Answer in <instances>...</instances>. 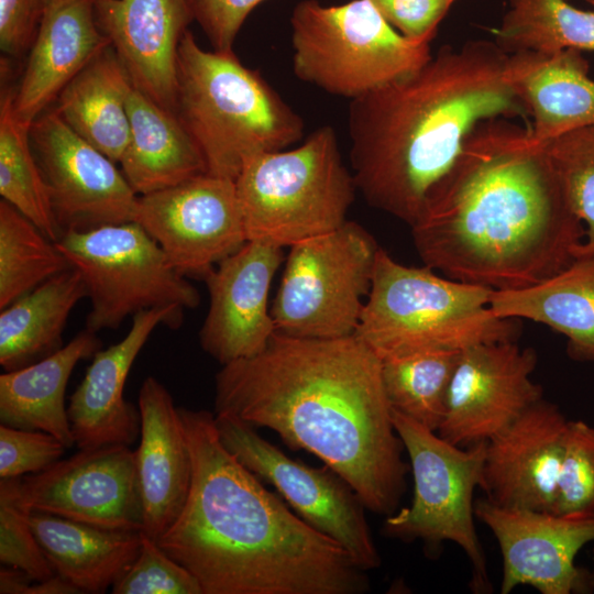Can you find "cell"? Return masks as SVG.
Segmentation results:
<instances>
[{
    "label": "cell",
    "mask_w": 594,
    "mask_h": 594,
    "mask_svg": "<svg viewBox=\"0 0 594 594\" xmlns=\"http://www.w3.org/2000/svg\"><path fill=\"white\" fill-rule=\"evenodd\" d=\"M569 420L543 398L486 442L482 490L494 504L552 513Z\"/></svg>",
    "instance_id": "d6986e66"
},
{
    "label": "cell",
    "mask_w": 594,
    "mask_h": 594,
    "mask_svg": "<svg viewBox=\"0 0 594 594\" xmlns=\"http://www.w3.org/2000/svg\"><path fill=\"white\" fill-rule=\"evenodd\" d=\"M293 70L302 81L353 100L421 67L430 42L396 31L370 0L297 3L290 16Z\"/></svg>",
    "instance_id": "ba28073f"
},
{
    "label": "cell",
    "mask_w": 594,
    "mask_h": 594,
    "mask_svg": "<svg viewBox=\"0 0 594 594\" xmlns=\"http://www.w3.org/2000/svg\"><path fill=\"white\" fill-rule=\"evenodd\" d=\"M19 479L0 481V562L42 581L56 573L31 528L32 510L22 502Z\"/></svg>",
    "instance_id": "d590c367"
},
{
    "label": "cell",
    "mask_w": 594,
    "mask_h": 594,
    "mask_svg": "<svg viewBox=\"0 0 594 594\" xmlns=\"http://www.w3.org/2000/svg\"><path fill=\"white\" fill-rule=\"evenodd\" d=\"M380 249L367 230L349 220L289 246L271 309L275 332L312 339L354 334Z\"/></svg>",
    "instance_id": "30bf717a"
},
{
    "label": "cell",
    "mask_w": 594,
    "mask_h": 594,
    "mask_svg": "<svg viewBox=\"0 0 594 594\" xmlns=\"http://www.w3.org/2000/svg\"><path fill=\"white\" fill-rule=\"evenodd\" d=\"M593 562H594V551H593ZM591 578H592V584H593V590H594V565H593V570L591 572Z\"/></svg>",
    "instance_id": "ee69618b"
},
{
    "label": "cell",
    "mask_w": 594,
    "mask_h": 594,
    "mask_svg": "<svg viewBox=\"0 0 594 594\" xmlns=\"http://www.w3.org/2000/svg\"><path fill=\"white\" fill-rule=\"evenodd\" d=\"M410 229L425 266L493 290L564 270L586 235L539 143L504 118L474 128Z\"/></svg>",
    "instance_id": "7a4b0ae2"
},
{
    "label": "cell",
    "mask_w": 594,
    "mask_h": 594,
    "mask_svg": "<svg viewBox=\"0 0 594 594\" xmlns=\"http://www.w3.org/2000/svg\"><path fill=\"white\" fill-rule=\"evenodd\" d=\"M594 512V428L569 420L553 514Z\"/></svg>",
    "instance_id": "8d00e7d4"
},
{
    "label": "cell",
    "mask_w": 594,
    "mask_h": 594,
    "mask_svg": "<svg viewBox=\"0 0 594 594\" xmlns=\"http://www.w3.org/2000/svg\"><path fill=\"white\" fill-rule=\"evenodd\" d=\"M43 12V0H0L1 51L18 57L30 48Z\"/></svg>",
    "instance_id": "b9f144b4"
},
{
    "label": "cell",
    "mask_w": 594,
    "mask_h": 594,
    "mask_svg": "<svg viewBox=\"0 0 594 594\" xmlns=\"http://www.w3.org/2000/svg\"><path fill=\"white\" fill-rule=\"evenodd\" d=\"M578 50L554 54H510L507 77L528 117L536 143L578 128L594 125V80Z\"/></svg>",
    "instance_id": "cb8c5ba5"
},
{
    "label": "cell",
    "mask_w": 594,
    "mask_h": 594,
    "mask_svg": "<svg viewBox=\"0 0 594 594\" xmlns=\"http://www.w3.org/2000/svg\"><path fill=\"white\" fill-rule=\"evenodd\" d=\"M493 34L508 55L594 51V10L578 9L566 0H509Z\"/></svg>",
    "instance_id": "4dcf8cb0"
},
{
    "label": "cell",
    "mask_w": 594,
    "mask_h": 594,
    "mask_svg": "<svg viewBox=\"0 0 594 594\" xmlns=\"http://www.w3.org/2000/svg\"><path fill=\"white\" fill-rule=\"evenodd\" d=\"M131 86L110 45L67 84L53 110L79 136L119 164L130 134Z\"/></svg>",
    "instance_id": "f1b7e54d"
},
{
    "label": "cell",
    "mask_w": 594,
    "mask_h": 594,
    "mask_svg": "<svg viewBox=\"0 0 594 594\" xmlns=\"http://www.w3.org/2000/svg\"><path fill=\"white\" fill-rule=\"evenodd\" d=\"M414 479L411 504L386 516L385 532L429 547L457 543L472 565L471 588L490 590L486 560L474 525V492L482 490L486 442L459 447L392 409Z\"/></svg>",
    "instance_id": "9c48e42d"
},
{
    "label": "cell",
    "mask_w": 594,
    "mask_h": 594,
    "mask_svg": "<svg viewBox=\"0 0 594 594\" xmlns=\"http://www.w3.org/2000/svg\"><path fill=\"white\" fill-rule=\"evenodd\" d=\"M133 221L186 277L204 279L248 241L234 179L209 173L139 196Z\"/></svg>",
    "instance_id": "4fadbf2b"
},
{
    "label": "cell",
    "mask_w": 594,
    "mask_h": 594,
    "mask_svg": "<svg viewBox=\"0 0 594 594\" xmlns=\"http://www.w3.org/2000/svg\"><path fill=\"white\" fill-rule=\"evenodd\" d=\"M402 35L431 42L455 0H370Z\"/></svg>",
    "instance_id": "ab89813d"
},
{
    "label": "cell",
    "mask_w": 594,
    "mask_h": 594,
    "mask_svg": "<svg viewBox=\"0 0 594 594\" xmlns=\"http://www.w3.org/2000/svg\"><path fill=\"white\" fill-rule=\"evenodd\" d=\"M284 258V248L250 240L205 276L210 304L199 343L221 365L262 352L275 333L268 293Z\"/></svg>",
    "instance_id": "ac0fdd59"
},
{
    "label": "cell",
    "mask_w": 594,
    "mask_h": 594,
    "mask_svg": "<svg viewBox=\"0 0 594 594\" xmlns=\"http://www.w3.org/2000/svg\"><path fill=\"white\" fill-rule=\"evenodd\" d=\"M263 0H188L194 20L213 50L233 52L237 35L251 11Z\"/></svg>",
    "instance_id": "60d3db41"
},
{
    "label": "cell",
    "mask_w": 594,
    "mask_h": 594,
    "mask_svg": "<svg viewBox=\"0 0 594 594\" xmlns=\"http://www.w3.org/2000/svg\"><path fill=\"white\" fill-rule=\"evenodd\" d=\"M136 473L143 505L142 532L157 540L186 503L193 475L190 449L178 407L167 388L146 377L139 392Z\"/></svg>",
    "instance_id": "7402d4cb"
},
{
    "label": "cell",
    "mask_w": 594,
    "mask_h": 594,
    "mask_svg": "<svg viewBox=\"0 0 594 594\" xmlns=\"http://www.w3.org/2000/svg\"><path fill=\"white\" fill-rule=\"evenodd\" d=\"M234 182L246 240L282 248L341 227L358 189L328 125L297 147L252 157Z\"/></svg>",
    "instance_id": "52a82bcc"
},
{
    "label": "cell",
    "mask_w": 594,
    "mask_h": 594,
    "mask_svg": "<svg viewBox=\"0 0 594 594\" xmlns=\"http://www.w3.org/2000/svg\"><path fill=\"white\" fill-rule=\"evenodd\" d=\"M55 1H58V0H43V3H44V8Z\"/></svg>",
    "instance_id": "f6af8a7d"
},
{
    "label": "cell",
    "mask_w": 594,
    "mask_h": 594,
    "mask_svg": "<svg viewBox=\"0 0 594 594\" xmlns=\"http://www.w3.org/2000/svg\"><path fill=\"white\" fill-rule=\"evenodd\" d=\"M129 447L79 449L41 472L20 476L22 502L31 510L103 529L142 531L135 450Z\"/></svg>",
    "instance_id": "9a60e30c"
},
{
    "label": "cell",
    "mask_w": 594,
    "mask_h": 594,
    "mask_svg": "<svg viewBox=\"0 0 594 594\" xmlns=\"http://www.w3.org/2000/svg\"><path fill=\"white\" fill-rule=\"evenodd\" d=\"M35 581L25 572L6 566L0 570L1 594H26L31 583Z\"/></svg>",
    "instance_id": "7bdbcfd3"
},
{
    "label": "cell",
    "mask_w": 594,
    "mask_h": 594,
    "mask_svg": "<svg viewBox=\"0 0 594 594\" xmlns=\"http://www.w3.org/2000/svg\"><path fill=\"white\" fill-rule=\"evenodd\" d=\"M183 310L153 308L132 316L129 332L118 343L98 350L69 398L68 419L78 449L131 446L141 433L138 406L123 398L129 372L154 329H177Z\"/></svg>",
    "instance_id": "ffe728a7"
},
{
    "label": "cell",
    "mask_w": 594,
    "mask_h": 594,
    "mask_svg": "<svg viewBox=\"0 0 594 594\" xmlns=\"http://www.w3.org/2000/svg\"><path fill=\"white\" fill-rule=\"evenodd\" d=\"M586 230L581 253H594V125L538 142Z\"/></svg>",
    "instance_id": "e575fe53"
},
{
    "label": "cell",
    "mask_w": 594,
    "mask_h": 594,
    "mask_svg": "<svg viewBox=\"0 0 594 594\" xmlns=\"http://www.w3.org/2000/svg\"><path fill=\"white\" fill-rule=\"evenodd\" d=\"M492 312L525 318L563 334L569 356L594 362V253H580L564 270L535 285L493 290Z\"/></svg>",
    "instance_id": "484cf974"
},
{
    "label": "cell",
    "mask_w": 594,
    "mask_h": 594,
    "mask_svg": "<svg viewBox=\"0 0 594 594\" xmlns=\"http://www.w3.org/2000/svg\"><path fill=\"white\" fill-rule=\"evenodd\" d=\"M381 359L355 334L312 339L275 332L266 348L223 364L215 414L273 430L342 476L366 508L397 510L408 464L382 382Z\"/></svg>",
    "instance_id": "6da1fadb"
},
{
    "label": "cell",
    "mask_w": 594,
    "mask_h": 594,
    "mask_svg": "<svg viewBox=\"0 0 594 594\" xmlns=\"http://www.w3.org/2000/svg\"><path fill=\"white\" fill-rule=\"evenodd\" d=\"M113 594H204L198 580L143 534L141 550L112 585Z\"/></svg>",
    "instance_id": "74e56055"
},
{
    "label": "cell",
    "mask_w": 594,
    "mask_h": 594,
    "mask_svg": "<svg viewBox=\"0 0 594 594\" xmlns=\"http://www.w3.org/2000/svg\"><path fill=\"white\" fill-rule=\"evenodd\" d=\"M31 123L14 112L12 92L0 103V195L56 242L61 232L48 189L31 142Z\"/></svg>",
    "instance_id": "1f68e13d"
},
{
    "label": "cell",
    "mask_w": 594,
    "mask_h": 594,
    "mask_svg": "<svg viewBox=\"0 0 594 594\" xmlns=\"http://www.w3.org/2000/svg\"><path fill=\"white\" fill-rule=\"evenodd\" d=\"M110 45L97 23L94 0H58L46 6L21 81L12 92L15 114L32 124Z\"/></svg>",
    "instance_id": "603a6c76"
},
{
    "label": "cell",
    "mask_w": 594,
    "mask_h": 594,
    "mask_svg": "<svg viewBox=\"0 0 594 594\" xmlns=\"http://www.w3.org/2000/svg\"><path fill=\"white\" fill-rule=\"evenodd\" d=\"M175 113L197 144L207 173L235 179L257 155L302 138V119L234 52L206 51L187 30L177 58Z\"/></svg>",
    "instance_id": "5b68a950"
},
{
    "label": "cell",
    "mask_w": 594,
    "mask_h": 594,
    "mask_svg": "<svg viewBox=\"0 0 594 594\" xmlns=\"http://www.w3.org/2000/svg\"><path fill=\"white\" fill-rule=\"evenodd\" d=\"M85 297L80 273L69 267L1 309L0 364L4 371L25 367L63 348L68 317Z\"/></svg>",
    "instance_id": "f546056e"
},
{
    "label": "cell",
    "mask_w": 594,
    "mask_h": 594,
    "mask_svg": "<svg viewBox=\"0 0 594 594\" xmlns=\"http://www.w3.org/2000/svg\"><path fill=\"white\" fill-rule=\"evenodd\" d=\"M537 353L516 341L462 350L451 378L438 435L459 447L487 442L542 399L531 380Z\"/></svg>",
    "instance_id": "e0dca14e"
},
{
    "label": "cell",
    "mask_w": 594,
    "mask_h": 594,
    "mask_svg": "<svg viewBox=\"0 0 594 594\" xmlns=\"http://www.w3.org/2000/svg\"><path fill=\"white\" fill-rule=\"evenodd\" d=\"M493 289L409 267L378 250L355 336L381 360L427 351H462L516 341L515 319L490 308Z\"/></svg>",
    "instance_id": "8992f818"
},
{
    "label": "cell",
    "mask_w": 594,
    "mask_h": 594,
    "mask_svg": "<svg viewBox=\"0 0 594 594\" xmlns=\"http://www.w3.org/2000/svg\"><path fill=\"white\" fill-rule=\"evenodd\" d=\"M31 528L56 574L81 593H105L138 557L142 531L109 530L32 510Z\"/></svg>",
    "instance_id": "83f0119b"
},
{
    "label": "cell",
    "mask_w": 594,
    "mask_h": 594,
    "mask_svg": "<svg viewBox=\"0 0 594 594\" xmlns=\"http://www.w3.org/2000/svg\"><path fill=\"white\" fill-rule=\"evenodd\" d=\"M494 41L443 45L421 67L351 100V172L365 201L409 227L487 120L528 117Z\"/></svg>",
    "instance_id": "277c9868"
},
{
    "label": "cell",
    "mask_w": 594,
    "mask_h": 594,
    "mask_svg": "<svg viewBox=\"0 0 594 594\" xmlns=\"http://www.w3.org/2000/svg\"><path fill=\"white\" fill-rule=\"evenodd\" d=\"M568 1V0H566Z\"/></svg>",
    "instance_id": "bcb514c9"
},
{
    "label": "cell",
    "mask_w": 594,
    "mask_h": 594,
    "mask_svg": "<svg viewBox=\"0 0 594 594\" xmlns=\"http://www.w3.org/2000/svg\"><path fill=\"white\" fill-rule=\"evenodd\" d=\"M191 454L190 490L158 546L204 594H363L367 572L295 515L221 443L215 415L178 407Z\"/></svg>",
    "instance_id": "3957f363"
},
{
    "label": "cell",
    "mask_w": 594,
    "mask_h": 594,
    "mask_svg": "<svg viewBox=\"0 0 594 594\" xmlns=\"http://www.w3.org/2000/svg\"><path fill=\"white\" fill-rule=\"evenodd\" d=\"M460 352L427 351L381 360L391 408L437 432Z\"/></svg>",
    "instance_id": "d6a6232c"
},
{
    "label": "cell",
    "mask_w": 594,
    "mask_h": 594,
    "mask_svg": "<svg viewBox=\"0 0 594 594\" xmlns=\"http://www.w3.org/2000/svg\"><path fill=\"white\" fill-rule=\"evenodd\" d=\"M474 514L498 542L502 594L519 585L532 586L541 594L593 590L591 573L576 566L575 557L594 541V512L558 515L505 507L485 497L475 501Z\"/></svg>",
    "instance_id": "2e32d148"
},
{
    "label": "cell",
    "mask_w": 594,
    "mask_h": 594,
    "mask_svg": "<svg viewBox=\"0 0 594 594\" xmlns=\"http://www.w3.org/2000/svg\"><path fill=\"white\" fill-rule=\"evenodd\" d=\"M72 267L55 242L0 201V309Z\"/></svg>",
    "instance_id": "836d02e7"
},
{
    "label": "cell",
    "mask_w": 594,
    "mask_h": 594,
    "mask_svg": "<svg viewBox=\"0 0 594 594\" xmlns=\"http://www.w3.org/2000/svg\"><path fill=\"white\" fill-rule=\"evenodd\" d=\"M215 424L224 448L271 484L300 518L337 541L366 571L380 566L367 508L342 476L326 464L314 468L292 459L232 415L215 414Z\"/></svg>",
    "instance_id": "7c38bea8"
},
{
    "label": "cell",
    "mask_w": 594,
    "mask_h": 594,
    "mask_svg": "<svg viewBox=\"0 0 594 594\" xmlns=\"http://www.w3.org/2000/svg\"><path fill=\"white\" fill-rule=\"evenodd\" d=\"M65 449L51 433L0 424V477L41 472L61 460Z\"/></svg>",
    "instance_id": "f35d334b"
},
{
    "label": "cell",
    "mask_w": 594,
    "mask_h": 594,
    "mask_svg": "<svg viewBox=\"0 0 594 594\" xmlns=\"http://www.w3.org/2000/svg\"><path fill=\"white\" fill-rule=\"evenodd\" d=\"M101 345L96 332L85 328L45 359L2 373L0 422L51 433L66 448H72L75 440L65 405L66 386L77 363L92 358Z\"/></svg>",
    "instance_id": "4316f807"
},
{
    "label": "cell",
    "mask_w": 594,
    "mask_h": 594,
    "mask_svg": "<svg viewBox=\"0 0 594 594\" xmlns=\"http://www.w3.org/2000/svg\"><path fill=\"white\" fill-rule=\"evenodd\" d=\"M56 246L85 283L90 310L86 329H117L153 308L194 309L200 295L136 222L64 233Z\"/></svg>",
    "instance_id": "8fae6325"
},
{
    "label": "cell",
    "mask_w": 594,
    "mask_h": 594,
    "mask_svg": "<svg viewBox=\"0 0 594 594\" xmlns=\"http://www.w3.org/2000/svg\"><path fill=\"white\" fill-rule=\"evenodd\" d=\"M32 146L61 232L133 221L138 195L112 160L54 111L31 125Z\"/></svg>",
    "instance_id": "5bb4252c"
},
{
    "label": "cell",
    "mask_w": 594,
    "mask_h": 594,
    "mask_svg": "<svg viewBox=\"0 0 594 594\" xmlns=\"http://www.w3.org/2000/svg\"><path fill=\"white\" fill-rule=\"evenodd\" d=\"M128 113L129 141L119 164L138 196L207 173L200 150L175 112L132 85Z\"/></svg>",
    "instance_id": "d4e9b609"
},
{
    "label": "cell",
    "mask_w": 594,
    "mask_h": 594,
    "mask_svg": "<svg viewBox=\"0 0 594 594\" xmlns=\"http://www.w3.org/2000/svg\"><path fill=\"white\" fill-rule=\"evenodd\" d=\"M94 9L132 85L175 112L178 47L194 20L188 0H94Z\"/></svg>",
    "instance_id": "44dd1931"
}]
</instances>
